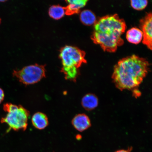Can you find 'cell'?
<instances>
[{"instance_id": "6da1fadb", "label": "cell", "mask_w": 152, "mask_h": 152, "mask_svg": "<svg viewBox=\"0 0 152 152\" xmlns=\"http://www.w3.org/2000/svg\"><path fill=\"white\" fill-rule=\"evenodd\" d=\"M126 28L124 20L118 15H107L99 19L94 24L91 39L100 45L104 51L113 53L123 45L124 41L121 36Z\"/></svg>"}, {"instance_id": "7a4b0ae2", "label": "cell", "mask_w": 152, "mask_h": 152, "mask_svg": "<svg viewBox=\"0 0 152 152\" xmlns=\"http://www.w3.org/2000/svg\"><path fill=\"white\" fill-rule=\"evenodd\" d=\"M149 66L145 59L135 55L121 59L114 66L113 82L121 90L135 89L146 77Z\"/></svg>"}, {"instance_id": "3957f363", "label": "cell", "mask_w": 152, "mask_h": 152, "mask_svg": "<svg viewBox=\"0 0 152 152\" xmlns=\"http://www.w3.org/2000/svg\"><path fill=\"white\" fill-rule=\"evenodd\" d=\"M84 51L74 46L66 45L60 51L59 58L62 67L61 71L67 80L75 81L78 76L79 69L87 63Z\"/></svg>"}, {"instance_id": "277c9868", "label": "cell", "mask_w": 152, "mask_h": 152, "mask_svg": "<svg viewBox=\"0 0 152 152\" xmlns=\"http://www.w3.org/2000/svg\"><path fill=\"white\" fill-rule=\"evenodd\" d=\"M3 109L7 114L2 118L1 121V123L8 125L9 128L7 132L11 130L16 132L26 130L30 115V112L28 110L22 105L11 103L4 104Z\"/></svg>"}, {"instance_id": "5b68a950", "label": "cell", "mask_w": 152, "mask_h": 152, "mask_svg": "<svg viewBox=\"0 0 152 152\" xmlns=\"http://www.w3.org/2000/svg\"><path fill=\"white\" fill-rule=\"evenodd\" d=\"M45 66L37 64L25 66L20 70H14L13 75L20 83L26 85L37 83L46 76Z\"/></svg>"}, {"instance_id": "8992f818", "label": "cell", "mask_w": 152, "mask_h": 152, "mask_svg": "<svg viewBox=\"0 0 152 152\" xmlns=\"http://www.w3.org/2000/svg\"><path fill=\"white\" fill-rule=\"evenodd\" d=\"M140 27L143 34L142 43L152 50V14L148 13L140 20Z\"/></svg>"}, {"instance_id": "52a82bcc", "label": "cell", "mask_w": 152, "mask_h": 152, "mask_svg": "<svg viewBox=\"0 0 152 152\" xmlns=\"http://www.w3.org/2000/svg\"><path fill=\"white\" fill-rule=\"evenodd\" d=\"M72 124L76 130L82 132L90 126V119L84 114H80L74 117L72 121Z\"/></svg>"}, {"instance_id": "ba28073f", "label": "cell", "mask_w": 152, "mask_h": 152, "mask_svg": "<svg viewBox=\"0 0 152 152\" xmlns=\"http://www.w3.org/2000/svg\"><path fill=\"white\" fill-rule=\"evenodd\" d=\"M68 5L65 7V14L68 16L78 14L80 10L84 7L88 2L87 0L66 1Z\"/></svg>"}, {"instance_id": "9c48e42d", "label": "cell", "mask_w": 152, "mask_h": 152, "mask_svg": "<svg viewBox=\"0 0 152 152\" xmlns=\"http://www.w3.org/2000/svg\"><path fill=\"white\" fill-rule=\"evenodd\" d=\"M31 122L33 126L38 130H43L48 126V118L45 114L37 112L32 117Z\"/></svg>"}, {"instance_id": "30bf717a", "label": "cell", "mask_w": 152, "mask_h": 152, "mask_svg": "<svg viewBox=\"0 0 152 152\" xmlns=\"http://www.w3.org/2000/svg\"><path fill=\"white\" fill-rule=\"evenodd\" d=\"M143 37L141 30L137 28H132L127 31L126 38L129 42L138 44L141 42Z\"/></svg>"}, {"instance_id": "8fae6325", "label": "cell", "mask_w": 152, "mask_h": 152, "mask_svg": "<svg viewBox=\"0 0 152 152\" xmlns=\"http://www.w3.org/2000/svg\"><path fill=\"white\" fill-rule=\"evenodd\" d=\"M98 104L97 98L92 94L86 95L82 100V105L86 109L91 110L95 109Z\"/></svg>"}, {"instance_id": "7c38bea8", "label": "cell", "mask_w": 152, "mask_h": 152, "mask_svg": "<svg viewBox=\"0 0 152 152\" xmlns=\"http://www.w3.org/2000/svg\"><path fill=\"white\" fill-rule=\"evenodd\" d=\"M81 21L86 26H91L94 24L96 21V16L92 11L84 10L80 14Z\"/></svg>"}, {"instance_id": "4fadbf2b", "label": "cell", "mask_w": 152, "mask_h": 152, "mask_svg": "<svg viewBox=\"0 0 152 152\" xmlns=\"http://www.w3.org/2000/svg\"><path fill=\"white\" fill-rule=\"evenodd\" d=\"M48 14L54 20H60L66 15L65 7L59 5H52L49 8Z\"/></svg>"}, {"instance_id": "5bb4252c", "label": "cell", "mask_w": 152, "mask_h": 152, "mask_svg": "<svg viewBox=\"0 0 152 152\" xmlns=\"http://www.w3.org/2000/svg\"><path fill=\"white\" fill-rule=\"evenodd\" d=\"M130 1L133 8L137 10L145 9L148 4V1L146 0H132Z\"/></svg>"}, {"instance_id": "9a60e30c", "label": "cell", "mask_w": 152, "mask_h": 152, "mask_svg": "<svg viewBox=\"0 0 152 152\" xmlns=\"http://www.w3.org/2000/svg\"><path fill=\"white\" fill-rule=\"evenodd\" d=\"M5 97L4 92L2 89L0 88V104L4 100Z\"/></svg>"}, {"instance_id": "2e32d148", "label": "cell", "mask_w": 152, "mask_h": 152, "mask_svg": "<svg viewBox=\"0 0 152 152\" xmlns=\"http://www.w3.org/2000/svg\"><path fill=\"white\" fill-rule=\"evenodd\" d=\"M115 152H131V149H129L128 150H120Z\"/></svg>"}, {"instance_id": "e0dca14e", "label": "cell", "mask_w": 152, "mask_h": 152, "mask_svg": "<svg viewBox=\"0 0 152 152\" xmlns=\"http://www.w3.org/2000/svg\"><path fill=\"white\" fill-rule=\"evenodd\" d=\"M1 23V19L0 18V24Z\"/></svg>"}]
</instances>
